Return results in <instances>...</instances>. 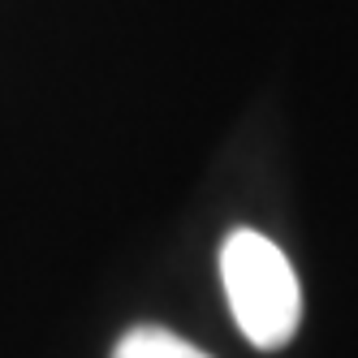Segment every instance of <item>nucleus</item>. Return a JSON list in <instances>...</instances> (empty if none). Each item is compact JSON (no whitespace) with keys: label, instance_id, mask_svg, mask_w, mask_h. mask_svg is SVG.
I'll return each instance as SVG.
<instances>
[{"label":"nucleus","instance_id":"f257e3e1","mask_svg":"<svg viewBox=\"0 0 358 358\" xmlns=\"http://www.w3.org/2000/svg\"><path fill=\"white\" fill-rule=\"evenodd\" d=\"M220 280L242 337L259 350H280L294 341L302 320V289L294 264L272 238L255 229H234L220 246Z\"/></svg>","mask_w":358,"mask_h":358},{"label":"nucleus","instance_id":"f03ea898","mask_svg":"<svg viewBox=\"0 0 358 358\" xmlns=\"http://www.w3.org/2000/svg\"><path fill=\"white\" fill-rule=\"evenodd\" d=\"M113 358H212V354H203L199 345L182 341V337H177V332H169V328L143 324V328H130V332L117 341Z\"/></svg>","mask_w":358,"mask_h":358}]
</instances>
